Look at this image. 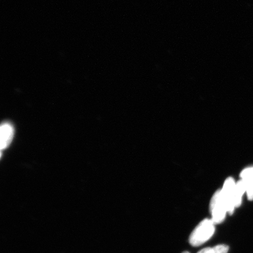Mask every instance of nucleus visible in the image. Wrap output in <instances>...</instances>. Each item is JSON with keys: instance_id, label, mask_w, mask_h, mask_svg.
I'll return each instance as SVG.
<instances>
[{"instance_id": "obj_1", "label": "nucleus", "mask_w": 253, "mask_h": 253, "mask_svg": "<svg viewBox=\"0 0 253 253\" xmlns=\"http://www.w3.org/2000/svg\"><path fill=\"white\" fill-rule=\"evenodd\" d=\"M215 224L211 219L202 220L190 235V244L192 246L198 247L208 241L215 232Z\"/></svg>"}, {"instance_id": "obj_2", "label": "nucleus", "mask_w": 253, "mask_h": 253, "mask_svg": "<svg viewBox=\"0 0 253 253\" xmlns=\"http://www.w3.org/2000/svg\"><path fill=\"white\" fill-rule=\"evenodd\" d=\"M210 211L211 220L215 224H219L225 219L227 213H229L228 208L226 201L221 194L220 190L214 193L211 199Z\"/></svg>"}, {"instance_id": "obj_3", "label": "nucleus", "mask_w": 253, "mask_h": 253, "mask_svg": "<svg viewBox=\"0 0 253 253\" xmlns=\"http://www.w3.org/2000/svg\"><path fill=\"white\" fill-rule=\"evenodd\" d=\"M236 184L235 180L232 178H229L224 181L222 188L220 189L228 208L229 214H232L236 208L238 207L235 196Z\"/></svg>"}, {"instance_id": "obj_4", "label": "nucleus", "mask_w": 253, "mask_h": 253, "mask_svg": "<svg viewBox=\"0 0 253 253\" xmlns=\"http://www.w3.org/2000/svg\"><path fill=\"white\" fill-rule=\"evenodd\" d=\"M14 134L13 126L9 123H2L0 127V147L1 150L5 149L11 144Z\"/></svg>"}, {"instance_id": "obj_5", "label": "nucleus", "mask_w": 253, "mask_h": 253, "mask_svg": "<svg viewBox=\"0 0 253 253\" xmlns=\"http://www.w3.org/2000/svg\"><path fill=\"white\" fill-rule=\"evenodd\" d=\"M240 176L245 183L246 189L253 186V167L243 170Z\"/></svg>"}, {"instance_id": "obj_6", "label": "nucleus", "mask_w": 253, "mask_h": 253, "mask_svg": "<svg viewBox=\"0 0 253 253\" xmlns=\"http://www.w3.org/2000/svg\"><path fill=\"white\" fill-rule=\"evenodd\" d=\"M229 247L225 245H220L210 248L208 253H227L229 251Z\"/></svg>"}, {"instance_id": "obj_7", "label": "nucleus", "mask_w": 253, "mask_h": 253, "mask_svg": "<svg viewBox=\"0 0 253 253\" xmlns=\"http://www.w3.org/2000/svg\"><path fill=\"white\" fill-rule=\"evenodd\" d=\"M209 249H210V248L202 249L200 252H199L198 253H208Z\"/></svg>"}, {"instance_id": "obj_8", "label": "nucleus", "mask_w": 253, "mask_h": 253, "mask_svg": "<svg viewBox=\"0 0 253 253\" xmlns=\"http://www.w3.org/2000/svg\"><path fill=\"white\" fill-rule=\"evenodd\" d=\"M182 253H189L188 252H183Z\"/></svg>"}]
</instances>
